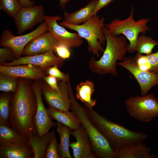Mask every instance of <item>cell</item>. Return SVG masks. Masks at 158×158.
Instances as JSON below:
<instances>
[{
    "label": "cell",
    "mask_w": 158,
    "mask_h": 158,
    "mask_svg": "<svg viewBox=\"0 0 158 158\" xmlns=\"http://www.w3.org/2000/svg\"><path fill=\"white\" fill-rule=\"evenodd\" d=\"M93 82L87 80L80 83L75 88L76 98L85 107L93 108L96 104L97 100L92 99V95L95 92Z\"/></svg>",
    "instance_id": "7402d4cb"
},
{
    "label": "cell",
    "mask_w": 158,
    "mask_h": 158,
    "mask_svg": "<svg viewBox=\"0 0 158 158\" xmlns=\"http://www.w3.org/2000/svg\"><path fill=\"white\" fill-rule=\"evenodd\" d=\"M151 148L141 143L123 148L116 152L115 158H157L151 155Z\"/></svg>",
    "instance_id": "44dd1931"
},
{
    "label": "cell",
    "mask_w": 158,
    "mask_h": 158,
    "mask_svg": "<svg viewBox=\"0 0 158 158\" xmlns=\"http://www.w3.org/2000/svg\"><path fill=\"white\" fill-rule=\"evenodd\" d=\"M19 0H0V9L14 18L22 8Z\"/></svg>",
    "instance_id": "f1b7e54d"
},
{
    "label": "cell",
    "mask_w": 158,
    "mask_h": 158,
    "mask_svg": "<svg viewBox=\"0 0 158 158\" xmlns=\"http://www.w3.org/2000/svg\"><path fill=\"white\" fill-rule=\"evenodd\" d=\"M70 0H59V6L62 9H64L66 4Z\"/></svg>",
    "instance_id": "f35d334b"
},
{
    "label": "cell",
    "mask_w": 158,
    "mask_h": 158,
    "mask_svg": "<svg viewBox=\"0 0 158 158\" xmlns=\"http://www.w3.org/2000/svg\"><path fill=\"white\" fill-rule=\"evenodd\" d=\"M5 92L0 95V125L9 126L10 104L12 95Z\"/></svg>",
    "instance_id": "4316f807"
},
{
    "label": "cell",
    "mask_w": 158,
    "mask_h": 158,
    "mask_svg": "<svg viewBox=\"0 0 158 158\" xmlns=\"http://www.w3.org/2000/svg\"><path fill=\"white\" fill-rule=\"evenodd\" d=\"M102 31L106 38V48L99 60H95L93 56L91 57L88 67L92 73L101 76L110 74L117 77V61H122L126 57L128 52L127 40L123 35H112L105 26L103 27Z\"/></svg>",
    "instance_id": "3957f363"
},
{
    "label": "cell",
    "mask_w": 158,
    "mask_h": 158,
    "mask_svg": "<svg viewBox=\"0 0 158 158\" xmlns=\"http://www.w3.org/2000/svg\"><path fill=\"white\" fill-rule=\"evenodd\" d=\"M28 141V139L4 124L0 125V144L16 143Z\"/></svg>",
    "instance_id": "d4e9b609"
},
{
    "label": "cell",
    "mask_w": 158,
    "mask_h": 158,
    "mask_svg": "<svg viewBox=\"0 0 158 158\" xmlns=\"http://www.w3.org/2000/svg\"><path fill=\"white\" fill-rule=\"evenodd\" d=\"M57 66H54L49 68L46 71V74L56 78L58 80L66 83L69 79V75L61 72Z\"/></svg>",
    "instance_id": "4dcf8cb0"
},
{
    "label": "cell",
    "mask_w": 158,
    "mask_h": 158,
    "mask_svg": "<svg viewBox=\"0 0 158 158\" xmlns=\"http://www.w3.org/2000/svg\"><path fill=\"white\" fill-rule=\"evenodd\" d=\"M71 134L76 140L70 144L73 158H88L92 151L88 135L83 126L81 125L77 128L71 130Z\"/></svg>",
    "instance_id": "e0dca14e"
},
{
    "label": "cell",
    "mask_w": 158,
    "mask_h": 158,
    "mask_svg": "<svg viewBox=\"0 0 158 158\" xmlns=\"http://www.w3.org/2000/svg\"><path fill=\"white\" fill-rule=\"evenodd\" d=\"M47 110L52 120L62 123L71 130L77 128L81 125L80 119L73 111H63L50 106H48Z\"/></svg>",
    "instance_id": "ffe728a7"
},
{
    "label": "cell",
    "mask_w": 158,
    "mask_h": 158,
    "mask_svg": "<svg viewBox=\"0 0 158 158\" xmlns=\"http://www.w3.org/2000/svg\"><path fill=\"white\" fill-rule=\"evenodd\" d=\"M42 84L35 82L32 84L37 101V109L34 118V124L37 135L40 137L49 132L56 126L49 115L43 102L42 98Z\"/></svg>",
    "instance_id": "8fae6325"
},
{
    "label": "cell",
    "mask_w": 158,
    "mask_h": 158,
    "mask_svg": "<svg viewBox=\"0 0 158 158\" xmlns=\"http://www.w3.org/2000/svg\"><path fill=\"white\" fill-rule=\"evenodd\" d=\"M70 48L64 44H58L54 51L57 53L58 57L64 60L68 59L70 57L71 52Z\"/></svg>",
    "instance_id": "e575fe53"
},
{
    "label": "cell",
    "mask_w": 158,
    "mask_h": 158,
    "mask_svg": "<svg viewBox=\"0 0 158 158\" xmlns=\"http://www.w3.org/2000/svg\"><path fill=\"white\" fill-rule=\"evenodd\" d=\"M98 0H92L86 5L72 13L64 12L63 21L74 25L82 24L89 19L92 13Z\"/></svg>",
    "instance_id": "d6986e66"
},
{
    "label": "cell",
    "mask_w": 158,
    "mask_h": 158,
    "mask_svg": "<svg viewBox=\"0 0 158 158\" xmlns=\"http://www.w3.org/2000/svg\"><path fill=\"white\" fill-rule=\"evenodd\" d=\"M155 46H158V42L150 37L144 35L138 37L136 43V51L140 54L149 55L152 53Z\"/></svg>",
    "instance_id": "484cf974"
},
{
    "label": "cell",
    "mask_w": 158,
    "mask_h": 158,
    "mask_svg": "<svg viewBox=\"0 0 158 158\" xmlns=\"http://www.w3.org/2000/svg\"><path fill=\"white\" fill-rule=\"evenodd\" d=\"M117 64L128 71L139 84L141 95H147L150 90L158 83V74L140 69L133 57H125L123 61Z\"/></svg>",
    "instance_id": "9c48e42d"
},
{
    "label": "cell",
    "mask_w": 158,
    "mask_h": 158,
    "mask_svg": "<svg viewBox=\"0 0 158 158\" xmlns=\"http://www.w3.org/2000/svg\"><path fill=\"white\" fill-rule=\"evenodd\" d=\"M58 43L48 31L31 40L25 47L22 55L31 56L54 51Z\"/></svg>",
    "instance_id": "9a60e30c"
},
{
    "label": "cell",
    "mask_w": 158,
    "mask_h": 158,
    "mask_svg": "<svg viewBox=\"0 0 158 158\" xmlns=\"http://www.w3.org/2000/svg\"><path fill=\"white\" fill-rule=\"evenodd\" d=\"M32 148L28 141L0 144V158H33Z\"/></svg>",
    "instance_id": "ac0fdd59"
},
{
    "label": "cell",
    "mask_w": 158,
    "mask_h": 158,
    "mask_svg": "<svg viewBox=\"0 0 158 158\" xmlns=\"http://www.w3.org/2000/svg\"><path fill=\"white\" fill-rule=\"evenodd\" d=\"M133 57L140 69L145 71L150 72V67L147 61L146 55L137 53Z\"/></svg>",
    "instance_id": "836d02e7"
},
{
    "label": "cell",
    "mask_w": 158,
    "mask_h": 158,
    "mask_svg": "<svg viewBox=\"0 0 158 158\" xmlns=\"http://www.w3.org/2000/svg\"><path fill=\"white\" fill-rule=\"evenodd\" d=\"M48 30V26L45 21L32 32L19 36H14L9 30H5L1 37L0 45L11 48L14 53L15 59H17L20 57L24 48L31 40Z\"/></svg>",
    "instance_id": "ba28073f"
},
{
    "label": "cell",
    "mask_w": 158,
    "mask_h": 158,
    "mask_svg": "<svg viewBox=\"0 0 158 158\" xmlns=\"http://www.w3.org/2000/svg\"><path fill=\"white\" fill-rule=\"evenodd\" d=\"M46 71L36 66L26 64L12 66H0V72L18 78L38 80L46 75Z\"/></svg>",
    "instance_id": "2e32d148"
},
{
    "label": "cell",
    "mask_w": 158,
    "mask_h": 158,
    "mask_svg": "<svg viewBox=\"0 0 158 158\" xmlns=\"http://www.w3.org/2000/svg\"><path fill=\"white\" fill-rule=\"evenodd\" d=\"M28 80L19 78L10 103L9 121L13 129L28 139L37 134L33 121L37 101L32 85Z\"/></svg>",
    "instance_id": "6da1fadb"
},
{
    "label": "cell",
    "mask_w": 158,
    "mask_h": 158,
    "mask_svg": "<svg viewBox=\"0 0 158 158\" xmlns=\"http://www.w3.org/2000/svg\"><path fill=\"white\" fill-rule=\"evenodd\" d=\"M113 1V0H98L93 11L92 16L97 15L100 10L107 6Z\"/></svg>",
    "instance_id": "8d00e7d4"
},
{
    "label": "cell",
    "mask_w": 158,
    "mask_h": 158,
    "mask_svg": "<svg viewBox=\"0 0 158 158\" xmlns=\"http://www.w3.org/2000/svg\"><path fill=\"white\" fill-rule=\"evenodd\" d=\"M88 117L116 152L126 147L143 142L148 138L145 133L138 132L111 121L93 108L85 107Z\"/></svg>",
    "instance_id": "7a4b0ae2"
},
{
    "label": "cell",
    "mask_w": 158,
    "mask_h": 158,
    "mask_svg": "<svg viewBox=\"0 0 158 158\" xmlns=\"http://www.w3.org/2000/svg\"><path fill=\"white\" fill-rule=\"evenodd\" d=\"M124 104L129 115L139 121L149 122L158 116V100L152 94L130 97Z\"/></svg>",
    "instance_id": "52a82bcc"
},
{
    "label": "cell",
    "mask_w": 158,
    "mask_h": 158,
    "mask_svg": "<svg viewBox=\"0 0 158 158\" xmlns=\"http://www.w3.org/2000/svg\"><path fill=\"white\" fill-rule=\"evenodd\" d=\"M158 85V84H157Z\"/></svg>",
    "instance_id": "60d3db41"
},
{
    "label": "cell",
    "mask_w": 158,
    "mask_h": 158,
    "mask_svg": "<svg viewBox=\"0 0 158 158\" xmlns=\"http://www.w3.org/2000/svg\"><path fill=\"white\" fill-rule=\"evenodd\" d=\"M54 130L43 135L39 137L37 134L32 135L28 138V142L31 146L34 154L33 158H45V152L48 144L54 135Z\"/></svg>",
    "instance_id": "603a6c76"
},
{
    "label": "cell",
    "mask_w": 158,
    "mask_h": 158,
    "mask_svg": "<svg viewBox=\"0 0 158 158\" xmlns=\"http://www.w3.org/2000/svg\"><path fill=\"white\" fill-rule=\"evenodd\" d=\"M15 59L14 53L10 48L3 47L0 49V63L2 65L8 61H12Z\"/></svg>",
    "instance_id": "1f68e13d"
},
{
    "label": "cell",
    "mask_w": 158,
    "mask_h": 158,
    "mask_svg": "<svg viewBox=\"0 0 158 158\" xmlns=\"http://www.w3.org/2000/svg\"><path fill=\"white\" fill-rule=\"evenodd\" d=\"M54 51L31 56H24L15 59L2 65L12 66L21 64H30L39 66L46 70L54 66L61 67L64 64L63 59L56 56Z\"/></svg>",
    "instance_id": "5bb4252c"
},
{
    "label": "cell",
    "mask_w": 158,
    "mask_h": 158,
    "mask_svg": "<svg viewBox=\"0 0 158 158\" xmlns=\"http://www.w3.org/2000/svg\"><path fill=\"white\" fill-rule=\"evenodd\" d=\"M105 18H99L98 15L92 16L83 23L79 25L70 24L63 21L59 24L76 32L80 36L87 41L88 51L99 57L104 49L102 44L106 41L102 28L105 26Z\"/></svg>",
    "instance_id": "5b68a950"
},
{
    "label": "cell",
    "mask_w": 158,
    "mask_h": 158,
    "mask_svg": "<svg viewBox=\"0 0 158 158\" xmlns=\"http://www.w3.org/2000/svg\"><path fill=\"white\" fill-rule=\"evenodd\" d=\"M44 8L42 5L22 7L14 18L19 34L30 30L36 25L44 21Z\"/></svg>",
    "instance_id": "7c38bea8"
},
{
    "label": "cell",
    "mask_w": 158,
    "mask_h": 158,
    "mask_svg": "<svg viewBox=\"0 0 158 158\" xmlns=\"http://www.w3.org/2000/svg\"><path fill=\"white\" fill-rule=\"evenodd\" d=\"M115 0H113V1H115Z\"/></svg>",
    "instance_id": "ab89813d"
},
{
    "label": "cell",
    "mask_w": 158,
    "mask_h": 158,
    "mask_svg": "<svg viewBox=\"0 0 158 158\" xmlns=\"http://www.w3.org/2000/svg\"><path fill=\"white\" fill-rule=\"evenodd\" d=\"M71 100L70 109L80 119L81 125L87 133L90 142L92 153L98 158H115L116 152L111 148L108 141L88 117L85 107L76 100L71 85L69 86Z\"/></svg>",
    "instance_id": "277c9868"
},
{
    "label": "cell",
    "mask_w": 158,
    "mask_h": 158,
    "mask_svg": "<svg viewBox=\"0 0 158 158\" xmlns=\"http://www.w3.org/2000/svg\"><path fill=\"white\" fill-rule=\"evenodd\" d=\"M61 91L59 92L51 87L47 83H42V95L48 106L59 110L68 111L71 107V100L67 82H59Z\"/></svg>",
    "instance_id": "4fadbf2b"
},
{
    "label": "cell",
    "mask_w": 158,
    "mask_h": 158,
    "mask_svg": "<svg viewBox=\"0 0 158 158\" xmlns=\"http://www.w3.org/2000/svg\"><path fill=\"white\" fill-rule=\"evenodd\" d=\"M43 79L52 88L59 92L60 91V87L58 83V80L56 78L51 75H45Z\"/></svg>",
    "instance_id": "d590c367"
},
{
    "label": "cell",
    "mask_w": 158,
    "mask_h": 158,
    "mask_svg": "<svg viewBox=\"0 0 158 158\" xmlns=\"http://www.w3.org/2000/svg\"><path fill=\"white\" fill-rule=\"evenodd\" d=\"M134 9L133 6L127 18L123 20L114 19L109 23L105 24V26L112 35L117 36L122 34L128 40V52L130 53L136 51V41L139 34L144 35L150 30L147 25L150 20L149 18L135 20L133 17Z\"/></svg>",
    "instance_id": "8992f818"
},
{
    "label": "cell",
    "mask_w": 158,
    "mask_h": 158,
    "mask_svg": "<svg viewBox=\"0 0 158 158\" xmlns=\"http://www.w3.org/2000/svg\"><path fill=\"white\" fill-rule=\"evenodd\" d=\"M19 78L0 72V90L4 92H15Z\"/></svg>",
    "instance_id": "83f0119b"
},
{
    "label": "cell",
    "mask_w": 158,
    "mask_h": 158,
    "mask_svg": "<svg viewBox=\"0 0 158 158\" xmlns=\"http://www.w3.org/2000/svg\"><path fill=\"white\" fill-rule=\"evenodd\" d=\"M58 142L55 134L48 144L45 152V158H60L58 151Z\"/></svg>",
    "instance_id": "f546056e"
},
{
    "label": "cell",
    "mask_w": 158,
    "mask_h": 158,
    "mask_svg": "<svg viewBox=\"0 0 158 158\" xmlns=\"http://www.w3.org/2000/svg\"><path fill=\"white\" fill-rule=\"evenodd\" d=\"M146 55L150 67V72L158 74V51L155 53Z\"/></svg>",
    "instance_id": "d6a6232c"
},
{
    "label": "cell",
    "mask_w": 158,
    "mask_h": 158,
    "mask_svg": "<svg viewBox=\"0 0 158 158\" xmlns=\"http://www.w3.org/2000/svg\"><path fill=\"white\" fill-rule=\"evenodd\" d=\"M56 130L60 139L58 151L60 158H72L69 151L71 130L66 126L57 121Z\"/></svg>",
    "instance_id": "cb8c5ba5"
},
{
    "label": "cell",
    "mask_w": 158,
    "mask_h": 158,
    "mask_svg": "<svg viewBox=\"0 0 158 158\" xmlns=\"http://www.w3.org/2000/svg\"><path fill=\"white\" fill-rule=\"evenodd\" d=\"M22 7H27L33 6L34 5L35 2L31 0H19Z\"/></svg>",
    "instance_id": "74e56055"
},
{
    "label": "cell",
    "mask_w": 158,
    "mask_h": 158,
    "mask_svg": "<svg viewBox=\"0 0 158 158\" xmlns=\"http://www.w3.org/2000/svg\"><path fill=\"white\" fill-rule=\"evenodd\" d=\"M59 16L45 15L44 21L47 23L48 31L52 35L58 44L69 47L77 48L80 46L83 41L77 32H71L64 27L58 24L57 21L61 19Z\"/></svg>",
    "instance_id": "30bf717a"
}]
</instances>
